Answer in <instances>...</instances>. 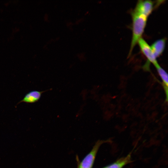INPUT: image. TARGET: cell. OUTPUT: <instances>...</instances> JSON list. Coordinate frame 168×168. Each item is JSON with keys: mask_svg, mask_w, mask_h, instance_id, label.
<instances>
[{"mask_svg": "<svg viewBox=\"0 0 168 168\" xmlns=\"http://www.w3.org/2000/svg\"><path fill=\"white\" fill-rule=\"evenodd\" d=\"M104 142L103 141L99 140L96 143L91 152L81 163L79 168H91L98 149Z\"/></svg>", "mask_w": 168, "mask_h": 168, "instance_id": "2", "label": "cell"}, {"mask_svg": "<svg viewBox=\"0 0 168 168\" xmlns=\"http://www.w3.org/2000/svg\"><path fill=\"white\" fill-rule=\"evenodd\" d=\"M154 8L153 2L150 0H139L138 1L134 9L148 17Z\"/></svg>", "mask_w": 168, "mask_h": 168, "instance_id": "4", "label": "cell"}, {"mask_svg": "<svg viewBox=\"0 0 168 168\" xmlns=\"http://www.w3.org/2000/svg\"><path fill=\"white\" fill-rule=\"evenodd\" d=\"M132 37L128 56L131 55L135 46L141 38L146 26L148 17L133 9L131 12Z\"/></svg>", "mask_w": 168, "mask_h": 168, "instance_id": "1", "label": "cell"}, {"mask_svg": "<svg viewBox=\"0 0 168 168\" xmlns=\"http://www.w3.org/2000/svg\"><path fill=\"white\" fill-rule=\"evenodd\" d=\"M45 91L35 90L30 91L26 94L23 98L17 103L16 105L22 102L27 103H35L40 100L42 94Z\"/></svg>", "mask_w": 168, "mask_h": 168, "instance_id": "5", "label": "cell"}, {"mask_svg": "<svg viewBox=\"0 0 168 168\" xmlns=\"http://www.w3.org/2000/svg\"><path fill=\"white\" fill-rule=\"evenodd\" d=\"M131 162V156L130 154L126 156L118 159L113 163L104 168H122Z\"/></svg>", "mask_w": 168, "mask_h": 168, "instance_id": "8", "label": "cell"}, {"mask_svg": "<svg viewBox=\"0 0 168 168\" xmlns=\"http://www.w3.org/2000/svg\"><path fill=\"white\" fill-rule=\"evenodd\" d=\"M138 43L142 52L147 58L148 62L152 63L154 66L158 64L151 46L146 41L141 38L139 40Z\"/></svg>", "mask_w": 168, "mask_h": 168, "instance_id": "3", "label": "cell"}, {"mask_svg": "<svg viewBox=\"0 0 168 168\" xmlns=\"http://www.w3.org/2000/svg\"><path fill=\"white\" fill-rule=\"evenodd\" d=\"M162 81L163 87L166 95V100L168 99V74L167 72L158 64L155 66Z\"/></svg>", "mask_w": 168, "mask_h": 168, "instance_id": "7", "label": "cell"}, {"mask_svg": "<svg viewBox=\"0 0 168 168\" xmlns=\"http://www.w3.org/2000/svg\"><path fill=\"white\" fill-rule=\"evenodd\" d=\"M166 41L165 38L161 39L156 41L151 46L156 58L159 57L163 52L165 46Z\"/></svg>", "mask_w": 168, "mask_h": 168, "instance_id": "6", "label": "cell"}]
</instances>
